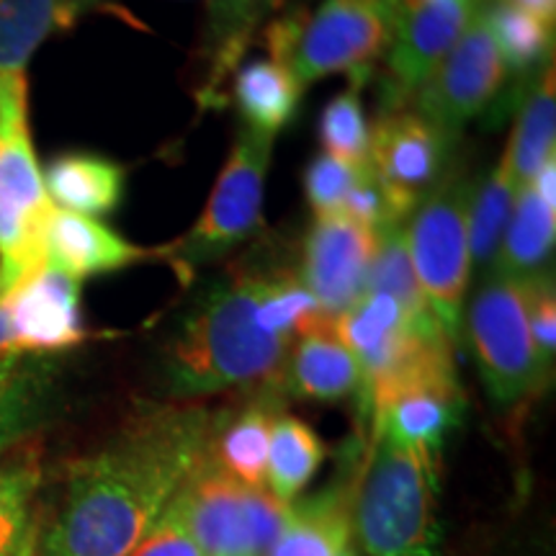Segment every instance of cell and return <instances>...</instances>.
I'll use <instances>...</instances> for the list:
<instances>
[{"instance_id": "cell-41", "label": "cell", "mask_w": 556, "mask_h": 556, "mask_svg": "<svg viewBox=\"0 0 556 556\" xmlns=\"http://www.w3.org/2000/svg\"><path fill=\"white\" fill-rule=\"evenodd\" d=\"M475 3L479 5V9H482V5H484V3H492V0H475Z\"/></svg>"}, {"instance_id": "cell-17", "label": "cell", "mask_w": 556, "mask_h": 556, "mask_svg": "<svg viewBox=\"0 0 556 556\" xmlns=\"http://www.w3.org/2000/svg\"><path fill=\"white\" fill-rule=\"evenodd\" d=\"M289 384L294 394L319 402H338L364 389V368L356 353L338 338L332 319L304 330L287 361Z\"/></svg>"}, {"instance_id": "cell-36", "label": "cell", "mask_w": 556, "mask_h": 556, "mask_svg": "<svg viewBox=\"0 0 556 556\" xmlns=\"http://www.w3.org/2000/svg\"><path fill=\"white\" fill-rule=\"evenodd\" d=\"M229 5H232V9H238V11H245V9H253V5H261V3H266V0H227Z\"/></svg>"}, {"instance_id": "cell-21", "label": "cell", "mask_w": 556, "mask_h": 556, "mask_svg": "<svg viewBox=\"0 0 556 556\" xmlns=\"http://www.w3.org/2000/svg\"><path fill=\"white\" fill-rule=\"evenodd\" d=\"M276 415L266 405H253L235 417L229 426H214L208 441V458L238 482L248 486H266L270 426Z\"/></svg>"}, {"instance_id": "cell-25", "label": "cell", "mask_w": 556, "mask_h": 556, "mask_svg": "<svg viewBox=\"0 0 556 556\" xmlns=\"http://www.w3.org/2000/svg\"><path fill=\"white\" fill-rule=\"evenodd\" d=\"M70 21L60 0H0V78L26 75L34 52Z\"/></svg>"}, {"instance_id": "cell-11", "label": "cell", "mask_w": 556, "mask_h": 556, "mask_svg": "<svg viewBox=\"0 0 556 556\" xmlns=\"http://www.w3.org/2000/svg\"><path fill=\"white\" fill-rule=\"evenodd\" d=\"M448 139L417 111L392 109L368 127V168L400 222L441 184Z\"/></svg>"}, {"instance_id": "cell-6", "label": "cell", "mask_w": 556, "mask_h": 556, "mask_svg": "<svg viewBox=\"0 0 556 556\" xmlns=\"http://www.w3.org/2000/svg\"><path fill=\"white\" fill-rule=\"evenodd\" d=\"M467 338L486 392L500 405H518L544 387L552 371L533 343L528 278L492 274L467 309Z\"/></svg>"}, {"instance_id": "cell-29", "label": "cell", "mask_w": 556, "mask_h": 556, "mask_svg": "<svg viewBox=\"0 0 556 556\" xmlns=\"http://www.w3.org/2000/svg\"><path fill=\"white\" fill-rule=\"evenodd\" d=\"M482 13L505 67L526 73L548 58L554 45V24L520 11L505 0H492Z\"/></svg>"}, {"instance_id": "cell-31", "label": "cell", "mask_w": 556, "mask_h": 556, "mask_svg": "<svg viewBox=\"0 0 556 556\" xmlns=\"http://www.w3.org/2000/svg\"><path fill=\"white\" fill-rule=\"evenodd\" d=\"M366 168H353V165L343 163V160L330 155H317L304 170V193L315 212L319 214H336L343 208L348 193L358 184L361 173Z\"/></svg>"}, {"instance_id": "cell-3", "label": "cell", "mask_w": 556, "mask_h": 556, "mask_svg": "<svg viewBox=\"0 0 556 556\" xmlns=\"http://www.w3.org/2000/svg\"><path fill=\"white\" fill-rule=\"evenodd\" d=\"M438 471L441 456L374 438L356 505L368 556H438Z\"/></svg>"}, {"instance_id": "cell-1", "label": "cell", "mask_w": 556, "mask_h": 556, "mask_svg": "<svg viewBox=\"0 0 556 556\" xmlns=\"http://www.w3.org/2000/svg\"><path fill=\"white\" fill-rule=\"evenodd\" d=\"M204 409L157 407L70 469L41 556H129L208 454Z\"/></svg>"}, {"instance_id": "cell-37", "label": "cell", "mask_w": 556, "mask_h": 556, "mask_svg": "<svg viewBox=\"0 0 556 556\" xmlns=\"http://www.w3.org/2000/svg\"><path fill=\"white\" fill-rule=\"evenodd\" d=\"M60 3H62V5H65V9H67V13H70V16H73V13H75V11H80V9H83V5H86V3H90V0H60Z\"/></svg>"}, {"instance_id": "cell-4", "label": "cell", "mask_w": 556, "mask_h": 556, "mask_svg": "<svg viewBox=\"0 0 556 556\" xmlns=\"http://www.w3.org/2000/svg\"><path fill=\"white\" fill-rule=\"evenodd\" d=\"M29 131L26 75L0 78V294L45 266L52 214Z\"/></svg>"}, {"instance_id": "cell-32", "label": "cell", "mask_w": 556, "mask_h": 556, "mask_svg": "<svg viewBox=\"0 0 556 556\" xmlns=\"http://www.w3.org/2000/svg\"><path fill=\"white\" fill-rule=\"evenodd\" d=\"M129 556H204L193 541L184 510L173 497L168 510L157 518V523L144 533V539L131 548Z\"/></svg>"}, {"instance_id": "cell-35", "label": "cell", "mask_w": 556, "mask_h": 556, "mask_svg": "<svg viewBox=\"0 0 556 556\" xmlns=\"http://www.w3.org/2000/svg\"><path fill=\"white\" fill-rule=\"evenodd\" d=\"M505 3L516 5V9L526 13H533V16L548 21V24H554L556 18V0H505Z\"/></svg>"}, {"instance_id": "cell-26", "label": "cell", "mask_w": 556, "mask_h": 556, "mask_svg": "<svg viewBox=\"0 0 556 556\" xmlns=\"http://www.w3.org/2000/svg\"><path fill=\"white\" fill-rule=\"evenodd\" d=\"M518 186L507 170L505 160H500L482 186L469 197V253L471 268H492L497 261L500 242L510 222L513 206L518 199Z\"/></svg>"}, {"instance_id": "cell-28", "label": "cell", "mask_w": 556, "mask_h": 556, "mask_svg": "<svg viewBox=\"0 0 556 556\" xmlns=\"http://www.w3.org/2000/svg\"><path fill=\"white\" fill-rule=\"evenodd\" d=\"M39 464L34 456L0 464V556H34V495Z\"/></svg>"}, {"instance_id": "cell-10", "label": "cell", "mask_w": 556, "mask_h": 556, "mask_svg": "<svg viewBox=\"0 0 556 556\" xmlns=\"http://www.w3.org/2000/svg\"><path fill=\"white\" fill-rule=\"evenodd\" d=\"M507 67L495 39L477 5L467 29L435 67L426 86L417 90V114L426 116L443 137L456 139L464 124L475 119L503 88Z\"/></svg>"}, {"instance_id": "cell-23", "label": "cell", "mask_w": 556, "mask_h": 556, "mask_svg": "<svg viewBox=\"0 0 556 556\" xmlns=\"http://www.w3.org/2000/svg\"><path fill=\"white\" fill-rule=\"evenodd\" d=\"M351 518L338 492L291 507L268 556H338L351 544Z\"/></svg>"}, {"instance_id": "cell-2", "label": "cell", "mask_w": 556, "mask_h": 556, "mask_svg": "<svg viewBox=\"0 0 556 556\" xmlns=\"http://www.w3.org/2000/svg\"><path fill=\"white\" fill-rule=\"evenodd\" d=\"M323 309L287 268H240L197 304L165 353L178 400L258 389L287 374L291 343L325 323Z\"/></svg>"}, {"instance_id": "cell-5", "label": "cell", "mask_w": 556, "mask_h": 556, "mask_svg": "<svg viewBox=\"0 0 556 556\" xmlns=\"http://www.w3.org/2000/svg\"><path fill=\"white\" fill-rule=\"evenodd\" d=\"M397 11V0H323L309 16L278 21L270 52L302 86L336 73L358 83L387 54Z\"/></svg>"}, {"instance_id": "cell-40", "label": "cell", "mask_w": 556, "mask_h": 556, "mask_svg": "<svg viewBox=\"0 0 556 556\" xmlns=\"http://www.w3.org/2000/svg\"><path fill=\"white\" fill-rule=\"evenodd\" d=\"M338 556H356V548H353L351 544H345V546H343V552H340Z\"/></svg>"}, {"instance_id": "cell-13", "label": "cell", "mask_w": 556, "mask_h": 556, "mask_svg": "<svg viewBox=\"0 0 556 556\" xmlns=\"http://www.w3.org/2000/svg\"><path fill=\"white\" fill-rule=\"evenodd\" d=\"M475 11V0H435L415 9L400 5L387 50V86L394 106L426 86L435 67L454 50Z\"/></svg>"}, {"instance_id": "cell-33", "label": "cell", "mask_w": 556, "mask_h": 556, "mask_svg": "<svg viewBox=\"0 0 556 556\" xmlns=\"http://www.w3.org/2000/svg\"><path fill=\"white\" fill-rule=\"evenodd\" d=\"M528 319H531L533 343L544 364L552 368L556 353V296L554 281L544 274L528 278Z\"/></svg>"}, {"instance_id": "cell-8", "label": "cell", "mask_w": 556, "mask_h": 556, "mask_svg": "<svg viewBox=\"0 0 556 556\" xmlns=\"http://www.w3.org/2000/svg\"><path fill=\"white\" fill-rule=\"evenodd\" d=\"M469 197L458 180L438 184L405 227L407 253L417 283L441 328L454 340L462 325L464 294L471 276Z\"/></svg>"}, {"instance_id": "cell-9", "label": "cell", "mask_w": 556, "mask_h": 556, "mask_svg": "<svg viewBox=\"0 0 556 556\" xmlns=\"http://www.w3.org/2000/svg\"><path fill=\"white\" fill-rule=\"evenodd\" d=\"M270 152H274V137L248 127L242 129L204 212L191 232L170 245V258L199 266L238 248L261 227Z\"/></svg>"}, {"instance_id": "cell-7", "label": "cell", "mask_w": 556, "mask_h": 556, "mask_svg": "<svg viewBox=\"0 0 556 556\" xmlns=\"http://www.w3.org/2000/svg\"><path fill=\"white\" fill-rule=\"evenodd\" d=\"M176 503L204 556H268L291 510L266 486L225 475L208 454L180 486Z\"/></svg>"}, {"instance_id": "cell-20", "label": "cell", "mask_w": 556, "mask_h": 556, "mask_svg": "<svg viewBox=\"0 0 556 556\" xmlns=\"http://www.w3.org/2000/svg\"><path fill=\"white\" fill-rule=\"evenodd\" d=\"M556 212L548 208L533 186L518 191L510 222H507L500 253L495 261L497 274L513 278H533L544 274L554 253Z\"/></svg>"}, {"instance_id": "cell-30", "label": "cell", "mask_w": 556, "mask_h": 556, "mask_svg": "<svg viewBox=\"0 0 556 556\" xmlns=\"http://www.w3.org/2000/svg\"><path fill=\"white\" fill-rule=\"evenodd\" d=\"M325 155L343 160L353 168H368V124L361 106L358 83L336 96L319 119Z\"/></svg>"}, {"instance_id": "cell-16", "label": "cell", "mask_w": 556, "mask_h": 556, "mask_svg": "<svg viewBox=\"0 0 556 556\" xmlns=\"http://www.w3.org/2000/svg\"><path fill=\"white\" fill-rule=\"evenodd\" d=\"M462 413L464 397L456 374H446L402 389L374 413V420L377 435L441 456L448 433L462 422Z\"/></svg>"}, {"instance_id": "cell-34", "label": "cell", "mask_w": 556, "mask_h": 556, "mask_svg": "<svg viewBox=\"0 0 556 556\" xmlns=\"http://www.w3.org/2000/svg\"><path fill=\"white\" fill-rule=\"evenodd\" d=\"M531 186H533V191L539 193V199L544 201L548 208H554V212H556V191H554V186H556V157L548 160L544 168L539 170V176L533 178Z\"/></svg>"}, {"instance_id": "cell-27", "label": "cell", "mask_w": 556, "mask_h": 556, "mask_svg": "<svg viewBox=\"0 0 556 556\" xmlns=\"http://www.w3.org/2000/svg\"><path fill=\"white\" fill-rule=\"evenodd\" d=\"M366 291L392 296L417 325H441L435 319L433 309H430L420 283H417L413 261H409L407 253L405 225L402 222H394V225L379 229L377 253H374Z\"/></svg>"}, {"instance_id": "cell-39", "label": "cell", "mask_w": 556, "mask_h": 556, "mask_svg": "<svg viewBox=\"0 0 556 556\" xmlns=\"http://www.w3.org/2000/svg\"><path fill=\"white\" fill-rule=\"evenodd\" d=\"M9 379H11V374H3V371H0V397H3L5 387H9Z\"/></svg>"}, {"instance_id": "cell-38", "label": "cell", "mask_w": 556, "mask_h": 556, "mask_svg": "<svg viewBox=\"0 0 556 556\" xmlns=\"http://www.w3.org/2000/svg\"><path fill=\"white\" fill-rule=\"evenodd\" d=\"M402 9H415V5H426V3H435V0H397Z\"/></svg>"}, {"instance_id": "cell-18", "label": "cell", "mask_w": 556, "mask_h": 556, "mask_svg": "<svg viewBox=\"0 0 556 556\" xmlns=\"http://www.w3.org/2000/svg\"><path fill=\"white\" fill-rule=\"evenodd\" d=\"M41 176L52 206L83 217H103L114 212L127 184V173L119 163L86 152L60 155Z\"/></svg>"}, {"instance_id": "cell-14", "label": "cell", "mask_w": 556, "mask_h": 556, "mask_svg": "<svg viewBox=\"0 0 556 556\" xmlns=\"http://www.w3.org/2000/svg\"><path fill=\"white\" fill-rule=\"evenodd\" d=\"M21 353L65 351L86 338L80 319V281L45 263L16 289L5 291Z\"/></svg>"}, {"instance_id": "cell-15", "label": "cell", "mask_w": 556, "mask_h": 556, "mask_svg": "<svg viewBox=\"0 0 556 556\" xmlns=\"http://www.w3.org/2000/svg\"><path fill=\"white\" fill-rule=\"evenodd\" d=\"M45 258L62 274L83 281L137 263L170 258V248H139L93 217L52 208L45 227Z\"/></svg>"}, {"instance_id": "cell-24", "label": "cell", "mask_w": 556, "mask_h": 556, "mask_svg": "<svg viewBox=\"0 0 556 556\" xmlns=\"http://www.w3.org/2000/svg\"><path fill=\"white\" fill-rule=\"evenodd\" d=\"M323 454V443L307 422L291 415H276L274 426H270L266 469L270 495L291 505V500L315 477Z\"/></svg>"}, {"instance_id": "cell-19", "label": "cell", "mask_w": 556, "mask_h": 556, "mask_svg": "<svg viewBox=\"0 0 556 556\" xmlns=\"http://www.w3.org/2000/svg\"><path fill=\"white\" fill-rule=\"evenodd\" d=\"M304 86L278 60H258L238 70L235 103L248 129L276 137L296 114Z\"/></svg>"}, {"instance_id": "cell-12", "label": "cell", "mask_w": 556, "mask_h": 556, "mask_svg": "<svg viewBox=\"0 0 556 556\" xmlns=\"http://www.w3.org/2000/svg\"><path fill=\"white\" fill-rule=\"evenodd\" d=\"M377 240V229L343 212L319 214L312 222L299 278L328 319L340 317L366 294Z\"/></svg>"}, {"instance_id": "cell-22", "label": "cell", "mask_w": 556, "mask_h": 556, "mask_svg": "<svg viewBox=\"0 0 556 556\" xmlns=\"http://www.w3.org/2000/svg\"><path fill=\"white\" fill-rule=\"evenodd\" d=\"M556 144V90L554 67H548L539 88L528 99L523 114L505 148V165L518 189L533 184L539 170L554 157Z\"/></svg>"}]
</instances>
